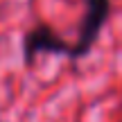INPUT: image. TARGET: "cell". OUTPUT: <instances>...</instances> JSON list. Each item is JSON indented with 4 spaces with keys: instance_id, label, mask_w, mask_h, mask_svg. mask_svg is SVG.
<instances>
[{
    "instance_id": "1",
    "label": "cell",
    "mask_w": 122,
    "mask_h": 122,
    "mask_svg": "<svg viewBox=\"0 0 122 122\" xmlns=\"http://www.w3.org/2000/svg\"><path fill=\"white\" fill-rule=\"evenodd\" d=\"M109 11H111V0H86V11L81 16L79 32L75 39V59L88 54V50L100 36L102 25L109 18Z\"/></svg>"
}]
</instances>
